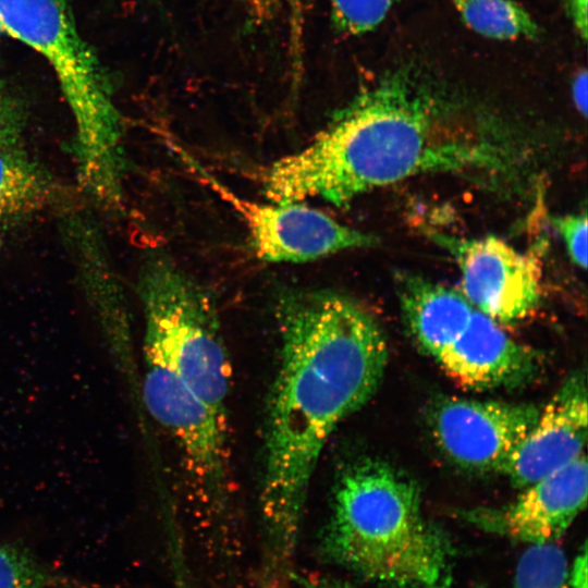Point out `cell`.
Returning <instances> with one entry per match:
<instances>
[{
	"label": "cell",
	"mask_w": 588,
	"mask_h": 588,
	"mask_svg": "<svg viewBox=\"0 0 588 588\" xmlns=\"http://www.w3.org/2000/svg\"><path fill=\"white\" fill-rule=\"evenodd\" d=\"M279 356L262 440L259 512L271 567L293 556L322 449L377 392L388 344L375 317L331 289L284 287L275 296Z\"/></svg>",
	"instance_id": "cell-1"
},
{
	"label": "cell",
	"mask_w": 588,
	"mask_h": 588,
	"mask_svg": "<svg viewBox=\"0 0 588 588\" xmlns=\"http://www.w3.org/2000/svg\"><path fill=\"white\" fill-rule=\"evenodd\" d=\"M515 142L465 128L404 72L387 74L339 110L303 149L274 161L264 192L277 203L319 198L344 206L420 174H519Z\"/></svg>",
	"instance_id": "cell-2"
},
{
	"label": "cell",
	"mask_w": 588,
	"mask_h": 588,
	"mask_svg": "<svg viewBox=\"0 0 588 588\" xmlns=\"http://www.w3.org/2000/svg\"><path fill=\"white\" fill-rule=\"evenodd\" d=\"M320 548L378 588H454L452 541L425 518L415 483L380 461L341 473Z\"/></svg>",
	"instance_id": "cell-3"
},
{
	"label": "cell",
	"mask_w": 588,
	"mask_h": 588,
	"mask_svg": "<svg viewBox=\"0 0 588 588\" xmlns=\"http://www.w3.org/2000/svg\"><path fill=\"white\" fill-rule=\"evenodd\" d=\"M3 33L50 64L74 121L77 181L98 206L123 209V119L111 79L82 37L68 0H0Z\"/></svg>",
	"instance_id": "cell-4"
},
{
	"label": "cell",
	"mask_w": 588,
	"mask_h": 588,
	"mask_svg": "<svg viewBox=\"0 0 588 588\" xmlns=\"http://www.w3.org/2000/svg\"><path fill=\"white\" fill-rule=\"evenodd\" d=\"M144 315V377L185 388L229 420L232 367L212 294L169 256L152 254L136 285Z\"/></svg>",
	"instance_id": "cell-5"
},
{
	"label": "cell",
	"mask_w": 588,
	"mask_h": 588,
	"mask_svg": "<svg viewBox=\"0 0 588 588\" xmlns=\"http://www.w3.org/2000/svg\"><path fill=\"white\" fill-rule=\"evenodd\" d=\"M181 159L198 180L238 213L256 256L268 262H307L342 250L370 247L378 238L301 203H259L237 195L181 147Z\"/></svg>",
	"instance_id": "cell-6"
},
{
	"label": "cell",
	"mask_w": 588,
	"mask_h": 588,
	"mask_svg": "<svg viewBox=\"0 0 588 588\" xmlns=\"http://www.w3.org/2000/svg\"><path fill=\"white\" fill-rule=\"evenodd\" d=\"M539 413L528 403L449 396L433 406L431 429L440 450L455 465L477 473H504Z\"/></svg>",
	"instance_id": "cell-7"
},
{
	"label": "cell",
	"mask_w": 588,
	"mask_h": 588,
	"mask_svg": "<svg viewBox=\"0 0 588 588\" xmlns=\"http://www.w3.org/2000/svg\"><path fill=\"white\" fill-rule=\"evenodd\" d=\"M454 258L462 294L499 324L529 316L541 298L540 269L535 258L495 236L463 238L432 233Z\"/></svg>",
	"instance_id": "cell-8"
},
{
	"label": "cell",
	"mask_w": 588,
	"mask_h": 588,
	"mask_svg": "<svg viewBox=\"0 0 588 588\" xmlns=\"http://www.w3.org/2000/svg\"><path fill=\"white\" fill-rule=\"evenodd\" d=\"M588 466L585 454L532 482L512 502L465 511L474 526L528 544L554 542L585 509Z\"/></svg>",
	"instance_id": "cell-9"
},
{
	"label": "cell",
	"mask_w": 588,
	"mask_h": 588,
	"mask_svg": "<svg viewBox=\"0 0 588 588\" xmlns=\"http://www.w3.org/2000/svg\"><path fill=\"white\" fill-rule=\"evenodd\" d=\"M587 431V384L585 373L579 371L568 377L540 409L504 474L515 487L531 485L584 454Z\"/></svg>",
	"instance_id": "cell-10"
},
{
	"label": "cell",
	"mask_w": 588,
	"mask_h": 588,
	"mask_svg": "<svg viewBox=\"0 0 588 588\" xmlns=\"http://www.w3.org/2000/svg\"><path fill=\"white\" fill-rule=\"evenodd\" d=\"M436 360L460 387L475 391L518 387L538 368L532 350L476 308L464 332Z\"/></svg>",
	"instance_id": "cell-11"
},
{
	"label": "cell",
	"mask_w": 588,
	"mask_h": 588,
	"mask_svg": "<svg viewBox=\"0 0 588 588\" xmlns=\"http://www.w3.org/2000/svg\"><path fill=\"white\" fill-rule=\"evenodd\" d=\"M405 322L417 344L434 359L468 326L475 307L461 291L417 274L397 277Z\"/></svg>",
	"instance_id": "cell-12"
},
{
	"label": "cell",
	"mask_w": 588,
	"mask_h": 588,
	"mask_svg": "<svg viewBox=\"0 0 588 588\" xmlns=\"http://www.w3.org/2000/svg\"><path fill=\"white\" fill-rule=\"evenodd\" d=\"M68 229L71 243L75 244L86 295L90 299L107 342L127 379L135 380L139 385V378L134 372L136 366L132 356L127 310L119 283L107 262V256L87 225H82L78 221L76 224L70 223Z\"/></svg>",
	"instance_id": "cell-13"
},
{
	"label": "cell",
	"mask_w": 588,
	"mask_h": 588,
	"mask_svg": "<svg viewBox=\"0 0 588 588\" xmlns=\"http://www.w3.org/2000/svg\"><path fill=\"white\" fill-rule=\"evenodd\" d=\"M68 192L21 145L0 146V224L64 207Z\"/></svg>",
	"instance_id": "cell-14"
},
{
	"label": "cell",
	"mask_w": 588,
	"mask_h": 588,
	"mask_svg": "<svg viewBox=\"0 0 588 588\" xmlns=\"http://www.w3.org/2000/svg\"><path fill=\"white\" fill-rule=\"evenodd\" d=\"M475 33L498 40L532 39L539 26L513 0H449Z\"/></svg>",
	"instance_id": "cell-15"
},
{
	"label": "cell",
	"mask_w": 588,
	"mask_h": 588,
	"mask_svg": "<svg viewBox=\"0 0 588 588\" xmlns=\"http://www.w3.org/2000/svg\"><path fill=\"white\" fill-rule=\"evenodd\" d=\"M0 588H89L49 566L28 548L0 541Z\"/></svg>",
	"instance_id": "cell-16"
},
{
	"label": "cell",
	"mask_w": 588,
	"mask_h": 588,
	"mask_svg": "<svg viewBox=\"0 0 588 588\" xmlns=\"http://www.w3.org/2000/svg\"><path fill=\"white\" fill-rule=\"evenodd\" d=\"M512 588H571L563 550L554 542L530 544L518 561Z\"/></svg>",
	"instance_id": "cell-17"
},
{
	"label": "cell",
	"mask_w": 588,
	"mask_h": 588,
	"mask_svg": "<svg viewBox=\"0 0 588 588\" xmlns=\"http://www.w3.org/2000/svg\"><path fill=\"white\" fill-rule=\"evenodd\" d=\"M394 0H330L335 26L348 35L375 29L387 16Z\"/></svg>",
	"instance_id": "cell-18"
},
{
	"label": "cell",
	"mask_w": 588,
	"mask_h": 588,
	"mask_svg": "<svg viewBox=\"0 0 588 588\" xmlns=\"http://www.w3.org/2000/svg\"><path fill=\"white\" fill-rule=\"evenodd\" d=\"M25 123L22 100L0 81V146L21 145Z\"/></svg>",
	"instance_id": "cell-19"
},
{
	"label": "cell",
	"mask_w": 588,
	"mask_h": 588,
	"mask_svg": "<svg viewBox=\"0 0 588 588\" xmlns=\"http://www.w3.org/2000/svg\"><path fill=\"white\" fill-rule=\"evenodd\" d=\"M563 238L571 260L583 270L587 268V215L569 213L552 218Z\"/></svg>",
	"instance_id": "cell-20"
},
{
	"label": "cell",
	"mask_w": 588,
	"mask_h": 588,
	"mask_svg": "<svg viewBox=\"0 0 588 588\" xmlns=\"http://www.w3.org/2000/svg\"><path fill=\"white\" fill-rule=\"evenodd\" d=\"M573 24L585 41L587 38V2L588 0H565Z\"/></svg>",
	"instance_id": "cell-21"
},
{
	"label": "cell",
	"mask_w": 588,
	"mask_h": 588,
	"mask_svg": "<svg viewBox=\"0 0 588 588\" xmlns=\"http://www.w3.org/2000/svg\"><path fill=\"white\" fill-rule=\"evenodd\" d=\"M587 71H579L572 83V97L574 105L584 117L587 114Z\"/></svg>",
	"instance_id": "cell-22"
},
{
	"label": "cell",
	"mask_w": 588,
	"mask_h": 588,
	"mask_svg": "<svg viewBox=\"0 0 588 588\" xmlns=\"http://www.w3.org/2000/svg\"><path fill=\"white\" fill-rule=\"evenodd\" d=\"M298 584H302L305 588H353L351 585L330 578H304L298 575L292 574Z\"/></svg>",
	"instance_id": "cell-23"
},
{
	"label": "cell",
	"mask_w": 588,
	"mask_h": 588,
	"mask_svg": "<svg viewBox=\"0 0 588 588\" xmlns=\"http://www.w3.org/2000/svg\"><path fill=\"white\" fill-rule=\"evenodd\" d=\"M2 34H3V29H2V26H1V23H0V38H1Z\"/></svg>",
	"instance_id": "cell-24"
}]
</instances>
